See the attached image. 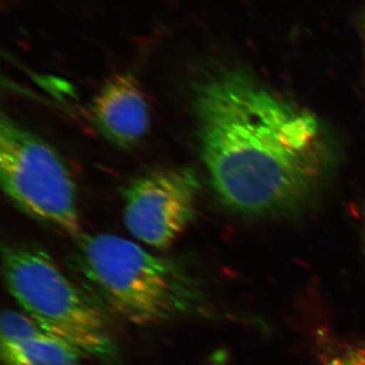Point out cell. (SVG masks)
I'll use <instances>...</instances> for the list:
<instances>
[{"label": "cell", "instance_id": "obj_1", "mask_svg": "<svg viewBox=\"0 0 365 365\" xmlns=\"http://www.w3.org/2000/svg\"><path fill=\"white\" fill-rule=\"evenodd\" d=\"M193 108L211 184L240 215L265 217L299 210L337 163L325 124L245 69L205 76L196 86Z\"/></svg>", "mask_w": 365, "mask_h": 365}, {"label": "cell", "instance_id": "obj_2", "mask_svg": "<svg viewBox=\"0 0 365 365\" xmlns=\"http://www.w3.org/2000/svg\"><path fill=\"white\" fill-rule=\"evenodd\" d=\"M73 265L91 294L129 323L153 325L205 312L202 290L184 267L124 237L83 234Z\"/></svg>", "mask_w": 365, "mask_h": 365}, {"label": "cell", "instance_id": "obj_4", "mask_svg": "<svg viewBox=\"0 0 365 365\" xmlns=\"http://www.w3.org/2000/svg\"><path fill=\"white\" fill-rule=\"evenodd\" d=\"M0 179L4 193L26 215L76 240L83 235L76 182L50 144L2 114Z\"/></svg>", "mask_w": 365, "mask_h": 365}, {"label": "cell", "instance_id": "obj_8", "mask_svg": "<svg viewBox=\"0 0 365 365\" xmlns=\"http://www.w3.org/2000/svg\"><path fill=\"white\" fill-rule=\"evenodd\" d=\"M45 332L25 312L6 309L0 322V344H11Z\"/></svg>", "mask_w": 365, "mask_h": 365}, {"label": "cell", "instance_id": "obj_7", "mask_svg": "<svg viewBox=\"0 0 365 365\" xmlns=\"http://www.w3.org/2000/svg\"><path fill=\"white\" fill-rule=\"evenodd\" d=\"M0 348L4 365H79L83 355L71 343L46 332Z\"/></svg>", "mask_w": 365, "mask_h": 365}, {"label": "cell", "instance_id": "obj_3", "mask_svg": "<svg viewBox=\"0 0 365 365\" xmlns=\"http://www.w3.org/2000/svg\"><path fill=\"white\" fill-rule=\"evenodd\" d=\"M2 273L9 294L46 333L83 355L114 359L116 346L102 309L35 247L2 248Z\"/></svg>", "mask_w": 365, "mask_h": 365}, {"label": "cell", "instance_id": "obj_6", "mask_svg": "<svg viewBox=\"0 0 365 365\" xmlns=\"http://www.w3.org/2000/svg\"><path fill=\"white\" fill-rule=\"evenodd\" d=\"M98 131L115 145L131 148L150 128V108L138 81L131 73L108 79L91 103Z\"/></svg>", "mask_w": 365, "mask_h": 365}, {"label": "cell", "instance_id": "obj_10", "mask_svg": "<svg viewBox=\"0 0 365 365\" xmlns=\"http://www.w3.org/2000/svg\"><path fill=\"white\" fill-rule=\"evenodd\" d=\"M361 33H362V37H364V49H365V13H364V16H362Z\"/></svg>", "mask_w": 365, "mask_h": 365}, {"label": "cell", "instance_id": "obj_9", "mask_svg": "<svg viewBox=\"0 0 365 365\" xmlns=\"http://www.w3.org/2000/svg\"><path fill=\"white\" fill-rule=\"evenodd\" d=\"M323 365H365V343L333 345L324 350Z\"/></svg>", "mask_w": 365, "mask_h": 365}, {"label": "cell", "instance_id": "obj_5", "mask_svg": "<svg viewBox=\"0 0 365 365\" xmlns=\"http://www.w3.org/2000/svg\"><path fill=\"white\" fill-rule=\"evenodd\" d=\"M200 182L195 170L175 168L148 173L124 189V223L137 242L170 248L196 215Z\"/></svg>", "mask_w": 365, "mask_h": 365}]
</instances>
